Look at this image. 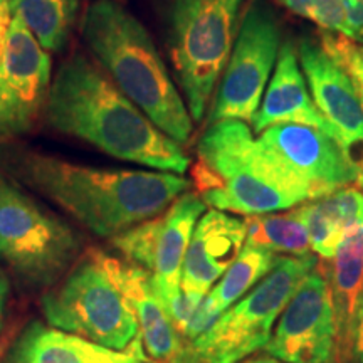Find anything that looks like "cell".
Here are the masks:
<instances>
[{
    "instance_id": "6da1fadb",
    "label": "cell",
    "mask_w": 363,
    "mask_h": 363,
    "mask_svg": "<svg viewBox=\"0 0 363 363\" xmlns=\"http://www.w3.org/2000/svg\"><path fill=\"white\" fill-rule=\"evenodd\" d=\"M0 174L48 199L98 238H115L160 216L192 185L170 172L79 165L13 142L0 145Z\"/></svg>"
},
{
    "instance_id": "7a4b0ae2",
    "label": "cell",
    "mask_w": 363,
    "mask_h": 363,
    "mask_svg": "<svg viewBox=\"0 0 363 363\" xmlns=\"http://www.w3.org/2000/svg\"><path fill=\"white\" fill-rule=\"evenodd\" d=\"M45 120L59 133L93 145L118 160L184 175L190 158L131 103L108 74L81 52L61 62L49 88Z\"/></svg>"
},
{
    "instance_id": "3957f363",
    "label": "cell",
    "mask_w": 363,
    "mask_h": 363,
    "mask_svg": "<svg viewBox=\"0 0 363 363\" xmlns=\"http://www.w3.org/2000/svg\"><path fill=\"white\" fill-rule=\"evenodd\" d=\"M81 34L118 89L167 136L187 145L194 131L187 103L142 22L116 0H94L83 13Z\"/></svg>"
},
{
    "instance_id": "277c9868",
    "label": "cell",
    "mask_w": 363,
    "mask_h": 363,
    "mask_svg": "<svg viewBox=\"0 0 363 363\" xmlns=\"http://www.w3.org/2000/svg\"><path fill=\"white\" fill-rule=\"evenodd\" d=\"M247 123H211L197 145L192 182L206 206L239 216L271 214L299 206L284 187Z\"/></svg>"
},
{
    "instance_id": "5b68a950",
    "label": "cell",
    "mask_w": 363,
    "mask_h": 363,
    "mask_svg": "<svg viewBox=\"0 0 363 363\" xmlns=\"http://www.w3.org/2000/svg\"><path fill=\"white\" fill-rule=\"evenodd\" d=\"M246 0H158L172 76L194 123L211 106L239 30Z\"/></svg>"
},
{
    "instance_id": "8992f818",
    "label": "cell",
    "mask_w": 363,
    "mask_h": 363,
    "mask_svg": "<svg viewBox=\"0 0 363 363\" xmlns=\"http://www.w3.org/2000/svg\"><path fill=\"white\" fill-rule=\"evenodd\" d=\"M81 239L0 174V262L26 288L48 291L81 257Z\"/></svg>"
},
{
    "instance_id": "52a82bcc",
    "label": "cell",
    "mask_w": 363,
    "mask_h": 363,
    "mask_svg": "<svg viewBox=\"0 0 363 363\" xmlns=\"http://www.w3.org/2000/svg\"><path fill=\"white\" fill-rule=\"evenodd\" d=\"M316 266L315 254L279 256L246 296L222 313L201 337L184 343L174 363H238L264 348L279 315Z\"/></svg>"
},
{
    "instance_id": "ba28073f",
    "label": "cell",
    "mask_w": 363,
    "mask_h": 363,
    "mask_svg": "<svg viewBox=\"0 0 363 363\" xmlns=\"http://www.w3.org/2000/svg\"><path fill=\"white\" fill-rule=\"evenodd\" d=\"M40 308L54 328L111 350H130L140 338L133 308L113 281L98 249H89L65 278L44 291Z\"/></svg>"
},
{
    "instance_id": "9c48e42d",
    "label": "cell",
    "mask_w": 363,
    "mask_h": 363,
    "mask_svg": "<svg viewBox=\"0 0 363 363\" xmlns=\"http://www.w3.org/2000/svg\"><path fill=\"white\" fill-rule=\"evenodd\" d=\"M257 145L286 189L305 203L360 180V162L343 145L315 126L278 123L261 131Z\"/></svg>"
},
{
    "instance_id": "30bf717a",
    "label": "cell",
    "mask_w": 363,
    "mask_h": 363,
    "mask_svg": "<svg viewBox=\"0 0 363 363\" xmlns=\"http://www.w3.org/2000/svg\"><path fill=\"white\" fill-rule=\"evenodd\" d=\"M283 43L281 22L267 0H249L240 16L233 51L222 71L208 125L238 120L252 123L269 84Z\"/></svg>"
},
{
    "instance_id": "8fae6325",
    "label": "cell",
    "mask_w": 363,
    "mask_h": 363,
    "mask_svg": "<svg viewBox=\"0 0 363 363\" xmlns=\"http://www.w3.org/2000/svg\"><path fill=\"white\" fill-rule=\"evenodd\" d=\"M206 207L201 195L187 190L160 216L111 238V244L128 264L152 274L153 286L165 308L182 293L185 252Z\"/></svg>"
},
{
    "instance_id": "7c38bea8",
    "label": "cell",
    "mask_w": 363,
    "mask_h": 363,
    "mask_svg": "<svg viewBox=\"0 0 363 363\" xmlns=\"http://www.w3.org/2000/svg\"><path fill=\"white\" fill-rule=\"evenodd\" d=\"M51 88V57L12 17L0 65V145L29 133L45 110Z\"/></svg>"
},
{
    "instance_id": "4fadbf2b",
    "label": "cell",
    "mask_w": 363,
    "mask_h": 363,
    "mask_svg": "<svg viewBox=\"0 0 363 363\" xmlns=\"http://www.w3.org/2000/svg\"><path fill=\"white\" fill-rule=\"evenodd\" d=\"M318 267V266H316ZM313 269L278 318L264 350L286 363H337V318L325 272Z\"/></svg>"
},
{
    "instance_id": "5bb4252c",
    "label": "cell",
    "mask_w": 363,
    "mask_h": 363,
    "mask_svg": "<svg viewBox=\"0 0 363 363\" xmlns=\"http://www.w3.org/2000/svg\"><path fill=\"white\" fill-rule=\"evenodd\" d=\"M296 49L313 101L335 130L338 142L352 153L363 145V108L355 86L318 39L301 38Z\"/></svg>"
},
{
    "instance_id": "9a60e30c",
    "label": "cell",
    "mask_w": 363,
    "mask_h": 363,
    "mask_svg": "<svg viewBox=\"0 0 363 363\" xmlns=\"http://www.w3.org/2000/svg\"><path fill=\"white\" fill-rule=\"evenodd\" d=\"M246 220L211 208L199 219L182 267V293L201 299L214 288L242 251Z\"/></svg>"
},
{
    "instance_id": "2e32d148",
    "label": "cell",
    "mask_w": 363,
    "mask_h": 363,
    "mask_svg": "<svg viewBox=\"0 0 363 363\" xmlns=\"http://www.w3.org/2000/svg\"><path fill=\"white\" fill-rule=\"evenodd\" d=\"M104 264L120 291L133 308L140 326V340L148 362L174 363L184 348L185 340L158 296L152 274L142 267L118 261L103 252Z\"/></svg>"
},
{
    "instance_id": "e0dca14e",
    "label": "cell",
    "mask_w": 363,
    "mask_h": 363,
    "mask_svg": "<svg viewBox=\"0 0 363 363\" xmlns=\"http://www.w3.org/2000/svg\"><path fill=\"white\" fill-rule=\"evenodd\" d=\"M278 123H303L328 131L337 138V133L325 120L313 101L306 78L299 66L298 49L294 40L281 43L274 72L261 99L259 110L252 120V131L261 133ZM338 140V138H337Z\"/></svg>"
},
{
    "instance_id": "ac0fdd59",
    "label": "cell",
    "mask_w": 363,
    "mask_h": 363,
    "mask_svg": "<svg viewBox=\"0 0 363 363\" xmlns=\"http://www.w3.org/2000/svg\"><path fill=\"white\" fill-rule=\"evenodd\" d=\"M2 363H148L142 340L118 352L40 321H30L17 335Z\"/></svg>"
},
{
    "instance_id": "d6986e66",
    "label": "cell",
    "mask_w": 363,
    "mask_h": 363,
    "mask_svg": "<svg viewBox=\"0 0 363 363\" xmlns=\"http://www.w3.org/2000/svg\"><path fill=\"white\" fill-rule=\"evenodd\" d=\"M325 262L337 318V363H347L353 321L363 296V222L345 229L333 257Z\"/></svg>"
},
{
    "instance_id": "ffe728a7",
    "label": "cell",
    "mask_w": 363,
    "mask_h": 363,
    "mask_svg": "<svg viewBox=\"0 0 363 363\" xmlns=\"http://www.w3.org/2000/svg\"><path fill=\"white\" fill-rule=\"evenodd\" d=\"M311 239L313 252L323 261L333 257L348 225L363 222V192L358 187H345L337 192L299 206Z\"/></svg>"
},
{
    "instance_id": "44dd1931",
    "label": "cell",
    "mask_w": 363,
    "mask_h": 363,
    "mask_svg": "<svg viewBox=\"0 0 363 363\" xmlns=\"http://www.w3.org/2000/svg\"><path fill=\"white\" fill-rule=\"evenodd\" d=\"M12 17H17L40 48L57 52L69 43L78 19V0H9Z\"/></svg>"
},
{
    "instance_id": "7402d4cb",
    "label": "cell",
    "mask_w": 363,
    "mask_h": 363,
    "mask_svg": "<svg viewBox=\"0 0 363 363\" xmlns=\"http://www.w3.org/2000/svg\"><path fill=\"white\" fill-rule=\"evenodd\" d=\"M244 244L267 249L278 256L279 254H288V256L315 254L299 207L288 208V212L279 211L271 214L247 216Z\"/></svg>"
},
{
    "instance_id": "603a6c76",
    "label": "cell",
    "mask_w": 363,
    "mask_h": 363,
    "mask_svg": "<svg viewBox=\"0 0 363 363\" xmlns=\"http://www.w3.org/2000/svg\"><path fill=\"white\" fill-rule=\"evenodd\" d=\"M278 259V254L267 251V249L244 244L242 251L239 252V256L235 257L229 269L217 281L214 288L203 296L208 306L222 315L240 298L246 296L254 286L274 267Z\"/></svg>"
},
{
    "instance_id": "cb8c5ba5",
    "label": "cell",
    "mask_w": 363,
    "mask_h": 363,
    "mask_svg": "<svg viewBox=\"0 0 363 363\" xmlns=\"http://www.w3.org/2000/svg\"><path fill=\"white\" fill-rule=\"evenodd\" d=\"M294 16L313 22L320 29L353 40V30L342 0H276Z\"/></svg>"
},
{
    "instance_id": "d4e9b609",
    "label": "cell",
    "mask_w": 363,
    "mask_h": 363,
    "mask_svg": "<svg viewBox=\"0 0 363 363\" xmlns=\"http://www.w3.org/2000/svg\"><path fill=\"white\" fill-rule=\"evenodd\" d=\"M316 39L321 44V48L325 49V52L352 79L363 108V44H358L355 40L345 38V35L328 33V30H321L316 35Z\"/></svg>"
},
{
    "instance_id": "484cf974",
    "label": "cell",
    "mask_w": 363,
    "mask_h": 363,
    "mask_svg": "<svg viewBox=\"0 0 363 363\" xmlns=\"http://www.w3.org/2000/svg\"><path fill=\"white\" fill-rule=\"evenodd\" d=\"M348 362L363 363V296L360 303H358L355 321H353L350 348H348Z\"/></svg>"
},
{
    "instance_id": "4316f807",
    "label": "cell",
    "mask_w": 363,
    "mask_h": 363,
    "mask_svg": "<svg viewBox=\"0 0 363 363\" xmlns=\"http://www.w3.org/2000/svg\"><path fill=\"white\" fill-rule=\"evenodd\" d=\"M9 291H11V286H9L7 274L0 269V331H2L4 320H6V308H7V299Z\"/></svg>"
},
{
    "instance_id": "83f0119b",
    "label": "cell",
    "mask_w": 363,
    "mask_h": 363,
    "mask_svg": "<svg viewBox=\"0 0 363 363\" xmlns=\"http://www.w3.org/2000/svg\"><path fill=\"white\" fill-rule=\"evenodd\" d=\"M242 363H286L283 360H278V358L274 357H257V358H249V360L242 362Z\"/></svg>"
},
{
    "instance_id": "f1b7e54d",
    "label": "cell",
    "mask_w": 363,
    "mask_h": 363,
    "mask_svg": "<svg viewBox=\"0 0 363 363\" xmlns=\"http://www.w3.org/2000/svg\"><path fill=\"white\" fill-rule=\"evenodd\" d=\"M342 2H343L345 9H348V7L357 6V4H363V0H342Z\"/></svg>"
},
{
    "instance_id": "f546056e",
    "label": "cell",
    "mask_w": 363,
    "mask_h": 363,
    "mask_svg": "<svg viewBox=\"0 0 363 363\" xmlns=\"http://www.w3.org/2000/svg\"><path fill=\"white\" fill-rule=\"evenodd\" d=\"M355 187H358V189H360L362 192H363V175L360 177V180H358V184L355 185Z\"/></svg>"
},
{
    "instance_id": "4dcf8cb0",
    "label": "cell",
    "mask_w": 363,
    "mask_h": 363,
    "mask_svg": "<svg viewBox=\"0 0 363 363\" xmlns=\"http://www.w3.org/2000/svg\"><path fill=\"white\" fill-rule=\"evenodd\" d=\"M4 2H7V0H0V4H4Z\"/></svg>"
}]
</instances>
